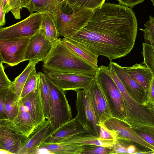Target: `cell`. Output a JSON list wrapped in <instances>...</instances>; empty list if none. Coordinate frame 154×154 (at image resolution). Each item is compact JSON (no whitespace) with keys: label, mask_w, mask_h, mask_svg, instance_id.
Listing matches in <instances>:
<instances>
[{"label":"cell","mask_w":154,"mask_h":154,"mask_svg":"<svg viewBox=\"0 0 154 154\" xmlns=\"http://www.w3.org/2000/svg\"><path fill=\"white\" fill-rule=\"evenodd\" d=\"M137 30V20L131 8L104 2L94 10L86 25L73 37L111 61L130 52Z\"/></svg>","instance_id":"1"},{"label":"cell","mask_w":154,"mask_h":154,"mask_svg":"<svg viewBox=\"0 0 154 154\" xmlns=\"http://www.w3.org/2000/svg\"><path fill=\"white\" fill-rule=\"evenodd\" d=\"M44 73L50 71L82 73L95 76L97 68L77 55L61 38L53 44L48 57L43 61Z\"/></svg>","instance_id":"2"},{"label":"cell","mask_w":154,"mask_h":154,"mask_svg":"<svg viewBox=\"0 0 154 154\" xmlns=\"http://www.w3.org/2000/svg\"><path fill=\"white\" fill-rule=\"evenodd\" d=\"M94 10L66 1L56 5L51 12L59 34L64 37L76 35L86 25Z\"/></svg>","instance_id":"3"},{"label":"cell","mask_w":154,"mask_h":154,"mask_svg":"<svg viewBox=\"0 0 154 154\" xmlns=\"http://www.w3.org/2000/svg\"><path fill=\"white\" fill-rule=\"evenodd\" d=\"M94 78L105 97L112 116L124 121L126 112L123 99L111 75L109 66H100Z\"/></svg>","instance_id":"4"},{"label":"cell","mask_w":154,"mask_h":154,"mask_svg":"<svg viewBox=\"0 0 154 154\" xmlns=\"http://www.w3.org/2000/svg\"><path fill=\"white\" fill-rule=\"evenodd\" d=\"M45 74L49 84L50 94V113L48 119L49 121L53 131L73 118L71 108L66 97L65 91Z\"/></svg>","instance_id":"5"},{"label":"cell","mask_w":154,"mask_h":154,"mask_svg":"<svg viewBox=\"0 0 154 154\" xmlns=\"http://www.w3.org/2000/svg\"><path fill=\"white\" fill-rule=\"evenodd\" d=\"M76 91L75 104L77 114L75 118L88 130L90 134L99 137V123L88 92L86 88Z\"/></svg>","instance_id":"6"},{"label":"cell","mask_w":154,"mask_h":154,"mask_svg":"<svg viewBox=\"0 0 154 154\" xmlns=\"http://www.w3.org/2000/svg\"><path fill=\"white\" fill-rule=\"evenodd\" d=\"M42 13L30 14L23 20L11 26L1 27L0 40L20 37H30L38 32L41 29Z\"/></svg>","instance_id":"7"},{"label":"cell","mask_w":154,"mask_h":154,"mask_svg":"<svg viewBox=\"0 0 154 154\" xmlns=\"http://www.w3.org/2000/svg\"><path fill=\"white\" fill-rule=\"evenodd\" d=\"M30 38L20 37L0 40V62L13 66L25 61Z\"/></svg>","instance_id":"8"},{"label":"cell","mask_w":154,"mask_h":154,"mask_svg":"<svg viewBox=\"0 0 154 154\" xmlns=\"http://www.w3.org/2000/svg\"><path fill=\"white\" fill-rule=\"evenodd\" d=\"M45 73L65 91H76L85 89L95 78L94 76L82 73L54 71H50Z\"/></svg>","instance_id":"9"},{"label":"cell","mask_w":154,"mask_h":154,"mask_svg":"<svg viewBox=\"0 0 154 154\" xmlns=\"http://www.w3.org/2000/svg\"><path fill=\"white\" fill-rule=\"evenodd\" d=\"M102 124L108 129L115 133L116 139L135 143L152 151L154 154V146L141 138L134 129L124 121L112 117Z\"/></svg>","instance_id":"10"},{"label":"cell","mask_w":154,"mask_h":154,"mask_svg":"<svg viewBox=\"0 0 154 154\" xmlns=\"http://www.w3.org/2000/svg\"><path fill=\"white\" fill-rule=\"evenodd\" d=\"M53 44L40 29L30 38L25 54V61L37 63L43 61L49 54Z\"/></svg>","instance_id":"11"},{"label":"cell","mask_w":154,"mask_h":154,"mask_svg":"<svg viewBox=\"0 0 154 154\" xmlns=\"http://www.w3.org/2000/svg\"><path fill=\"white\" fill-rule=\"evenodd\" d=\"M53 131L49 121L45 120L26 137L18 154L37 153L41 145Z\"/></svg>","instance_id":"12"},{"label":"cell","mask_w":154,"mask_h":154,"mask_svg":"<svg viewBox=\"0 0 154 154\" xmlns=\"http://www.w3.org/2000/svg\"><path fill=\"white\" fill-rule=\"evenodd\" d=\"M85 88L89 95L99 123H102L112 117L105 97L95 78Z\"/></svg>","instance_id":"13"},{"label":"cell","mask_w":154,"mask_h":154,"mask_svg":"<svg viewBox=\"0 0 154 154\" xmlns=\"http://www.w3.org/2000/svg\"><path fill=\"white\" fill-rule=\"evenodd\" d=\"M109 64L113 67L129 94L136 101L146 106L145 103L146 100L147 91L130 77L124 70L123 67L112 61H110Z\"/></svg>","instance_id":"14"},{"label":"cell","mask_w":154,"mask_h":154,"mask_svg":"<svg viewBox=\"0 0 154 154\" xmlns=\"http://www.w3.org/2000/svg\"><path fill=\"white\" fill-rule=\"evenodd\" d=\"M20 100L26 107L35 128L45 120L39 82L36 89Z\"/></svg>","instance_id":"15"},{"label":"cell","mask_w":154,"mask_h":154,"mask_svg":"<svg viewBox=\"0 0 154 154\" xmlns=\"http://www.w3.org/2000/svg\"><path fill=\"white\" fill-rule=\"evenodd\" d=\"M85 133L89 134L88 130L75 118L53 131L43 143H60L74 135Z\"/></svg>","instance_id":"16"},{"label":"cell","mask_w":154,"mask_h":154,"mask_svg":"<svg viewBox=\"0 0 154 154\" xmlns=\"http://www.w3.org/2000/svg\"><path fill=\"white\" fill-rule=\"evenodd\" d=\"M27 137L17 133L0 121V149L18 154Z\"/></svg>","instance_id":"17"},{"label":"cell","mask_w":154,"mask_h":154,"mask_svg":"<svg viewBox=\"0 0 154 154\" xmlns=\"http://www.w3.org/2000/svg\"><path fill=\"white\" fill-rule=\"evenodd\" d=\"M19 112L13 121L8 119H0V121L17 133L28 137L35 128L32 120L27 110L20 99Z\"/></svg>","instance_id":"18"},{"label":"cell","mask_w":154,"mask_h":154,"mask_svg":"<svg viewBox=\"0 0 154 154\" xmlns=\"http://www.w3.org/2000/svg\"><path fill=\"white\" fill-rule=\"evenodd\" d=\"M62 40L77 55L97 68H99L97 64L98 56L90 48L73 37H64Z\"/></svg>","instance_id":"19"},{"label":"cell","mask_w":154,"mask_h":154,"mask_svg":"<svg viewBox=\"0 0 154 154\" xmlns=\"http://www.w3.org/2000/svg\"><path fill=\"white\" fill-rule=\"evenodd\" d=\"M123 68L130 77L147 92L153 77L150 69L145 65L137 63Z\"/></svg>","instance_id":"20"},{"label":"cell","mask_w":154,"mask_h":154,"mask_svg":"<svg viewBox=\"0 0 154 154\" xmlns=\"http://www.w3.org/2000/svg\"><path fill=\"white\" fill-rule=\"evenodd\" d=\"M115 141L104 140L89 134L85 133L74 135L61 142L111 147L113 146Z\"/></svg>","instance_id":"21"},{"label":"cell","mask_w":154,"mask_h":154,"mask_svg":"<svg viewBox=\"0 0 154 154\" xmlns=\"http://www.w3.org/2000/svg\"><path fill=\"white\" fill-rule=\"evenodd\" d=\"M85 145L63 142L42 143L39 149L43 148L49 153L56 154H82Z\"/></svg>","instance_id":"22"},{"label":"cell","mask_w":154,"mask_h":154,"mask_svg":"<svg viewBox=\"0 0 154 154\" xmlns=\"http://www.w3.org/2000/svg\"><path fill=\"white\" fill-rule=\"evenodd\" d=\"M42 13V20L40 29L46 37L54 43L58 39L60 34L51 12H46Z\"/></svg>","instance_id":"23"},{"label":"cell","mask_w":154,"mask_h":154,"mask_svg":"<svg viewBox=\"0 0 154 154\" xmlns=\"http://www.w3.org/2000/svg\"><path fill=\"white\" fill-rule=\"evenodd\" d=\"M38 74L45 116L46 119H48L49 117L50 110V88L45 74L41 72H39L38 73Z\"/></svg>","instance_id":"24"},{"label":"cell","mask_w":154,"mask_h":154,"mask_svg":"<svg viewBox=\"0 0 154 154\" xmlns=\"http://www.w3.org/2000/svg\"><path fill=\"white\" fill-rule=\"evenodd\" d=\"M20 98L9 87L6 95L5 109L7 119L13 121L19 112L18 103Z\"/></svg>","instance_id":"25"},{"label":"cell","mask_w":154,"mask_h":154,"mask_svg":"<svg viewBox=\"0 0 154 154\" xmlns=\"http://www.w3.org/2000/svg\"><path fill=\"white\" fill-rule=\"evenodd\" d=\"M37 63L29 61L23 72L12 82L9 87L20 98L29 75Z\"/></svg>","instance_id":"26"},{"label":"cell","mask_w":154,"mask_h":154,"mask_svg":"<svg viewBox=\"0 0 154 154\" xmlns=\"http://www.w3.org/2000/svg\"><path fill=\"white\" fill-rule=\"evenodd\" d=\"M4 11L6 13L11 11L16 19L20 18V10L23 8L28 10L29 7V0H0Z\"/></svg>","instance_id":"27"},{"label":"cell","mask_w":154,"mask_h":154,"mask_svg":"<svg viewBox=\"0 0 154 154\" xmlns=\"http://www.w3.org/2000/svg\"><path fill=\"white\" fill-rule=\"evenodd\" d=\"M29 11L30 14L34 11L38 13L51 12L56 5L55 1L51 0H29Z\"/></svg>","instance_id":"28"},{"label":"cell","mask_w":154,"mask_h":154,"mask_svg":"<svg viewBox=\"0 0 154 154\" xmlns=\"http://www.w3.org/2000/svg\"><path fill=\"white\" fill-rule=\"evenodd\" d=\"M142 48L143 63L150 69L154 77V45L144 42Z\"/></svg>","instance_id":"29"},{"label":"cell","mask_w":154,"mask_h":154,"mask_svg":"<svg viewBox=\"0 0 154 154\" xmlns=\"http://www.w3.org/2000/svg\"><path fill=\"white\" fill-rule=\"evenodd\" d=\"M38 84V74L35 67L29 75L23 87L20 99L36 89Z\"/></svg>","instance_id":"30"},{"label":"cell","mask_w":154,"mask_h":154,"mask_svg":"<svg viewBox=\"0 0 154 154\" xmlns=\"http://www.w3.org/2000/svg\"><path fill=\"white\" fill-rule=\"evenodd\" d=\"M144 25L145 28L140 30L143 32L144 43L154 45V17L149 16V19Z\"/></svg>","instance_id":"31"},{"label":"cell","mask_w":154,"mask_h":154,"mask_svg":"<svg viewBox=\"0 0 154 154\" xmlns=\"http://www.w3.org/2000/svg\"><path fill=\"white\" fill-rule=\"evenodd\" d=\"M106 0H66L69 3L76 5L93 10L101 6Z\"/></svg>","instance_id":"32"},{"label":"cell","mask_w":154,"mask_h":154,"mask_svg":"<svg viewBox=\"0 0 154 154\" xmlns=\"http://www.w3.org/2000/svg\"><path fill=\"white\" fill-rule=\"evenodd\" d=\"M112 151L111 147L85 145L82 154H111Z\"/></svg>","instance_id":"33"},{"label":"cell","mask_w":154,"mask_h":154,"mask_svg":"<svg viewBox=\"0 0 154 154\" xmlns=\"http://www.w3.org/2000/svg\"><path fill=\"white\" fill-rule=\"evenodd\" d=\"M127 142L122 140L116 139L113 146L111 147L112 149L111 154H128L127 149L128 145Z\"/></svg>","instance_id":"34"},{"label":"cell","mask_w":154,"mask_h":154,"mask_svg":"<svg viewBox=\"0 0 154 154\" xmlns=\"http://www.w3.org/2000/svg\"><path fill=\"white\" fill-rule=\"evenodd\" d=\"M99 138L108 140H116L115 133L107 128L103 124L99 123Z\"/></svg>","instance_id":"35"},{"label":"cell","mask_w":154,"mask_h":154,"mask_svg":"<svg viewBox=\"0 0 154 154\" xmlns=\"http://www.w3.org/2000/svg\"><path fill=\"white\" fill-rule=\"evenodd\" d=\"M145 105L154 113V77H153L147 92Z\"/></svg>","instance_id":"36"},{"label":"cell","mask_w":154,"mask_h":154,"mask_svg":"<svg viewBox=\"0 0 154 154\" xmlns=\"http://www.w3.org/2000/svg\"><path fill=\"white\" fill-rule=\"evenodd\" d=\"M12 83L6 75L2 63L0 64V90L9 88Z\"/></svg>","instance_id":"37"},{"label":"cell","mask_w":154,"mask_h":154,"mask_svg":"<svg viewBox=\"0 0 154 154\" xmlns=\"http://www.w3.org/2000/svg\"><path fill=\"white\" fill-rule=\"evenodd\" d=\"M8 88L0 90V119H7L5 109V103Z\"/></svg>","instance_id":"38"},{"label":"cell","mask_w":154,"mask_h":154,"mask_svg":"<svg viewBox=\"0 0 154 154\" xmlns=\"http://www.w3.org/2000/svg\"><path fill=\"white\" fill-rule=\"evenodd\" d=\"M134 130L137 134L145 141L154 146V136L138 130Z\"/></svg>","instance_id":"39"},{"label":"cell","mask_w":154,"mask_h":154,"mask_svg":"<svg viewBox=\"0 0 154 154\" xmlns=\"http://www.w3.org/2000/svg\"><path fill=\"white\" fill-rule=\"evenodd\" d=\"M119 4L133 8L136 5L142 3L145 0H117Z\"/></svg>","instance_id":"40"},{"label":"cell","mask_w":154,"mask_h":154,"mask_svg":"<svg viewBox=\"0 0 154 154\" xmlns=\"http://www.w3.org/2000/svg\"><path fill=\"white\" fill-rule=\"evenodd\" d=\"M6 13L4 11L2 5L0 1V26H4L5 23V15Z\"/></svg>","instance_id":"41"},{"label":"cell","mask_w":154,"mask_h":154,"mask_svg":"<svg viewBox=\"0 0 154 154\" xmlns=\"http://www.w3.org/2000/svg\"><path fill=\"white\" fill-rule=\"evenodd\" d=\"M127 150L128 154H136L137 152L136 147L133 145H128L127 148Z\"/></svg>","instance_id":"42"},{"label":"cell","mask_w":154,"mask_h":154,"mask_svg":"<svg viewBox=\"0 0 154 154\" xmlns=\"http://www.w3.org/2000/svg\"><path fill=\"white\" fill-rule=\"evenodd\" d=\"M0 153L1 154H12L11 152H9L8 150L5 149H0Z\"/></svg>","instance_id":"43"},{"label":"cell","mask_w":154,"mask_h":154,"mask_svg":"<svg viewBox=\"0 0 154 154\" xmlns=\"http://www.w3.org/2000/svg\"><path fill=\"white\" fill-rule=\"evenodd\" d=\"M66 1V0H55L56 5L60 4Z\"/></svg>","instance_id":"44"},{"label":"cell","mask_w":154,"mask_h":154,"mask_svg":"<svg viewBox=\"0 0 154 154\" xmlns=\"http://www.w3.org/2000/svg\"><path fill=\"white\" fill-rule=\"evenodd\" d=\"M150 0L152 2L153 7H154V0Z\"/></svg>","instance_id":"45"},{"label":"cell","mask_w":154,"mask_h":154,"mask_svg":"<svg viewBox=\"0 0 154 154\" xmlns=\"http://www.w3.org/2000/svg\"><path fill=\"white\" fill-rule=\"evenodd\" d=\"M51 0L54 1H55V0Z\"/></svg>","instance_id":"46"}]
</instances>
